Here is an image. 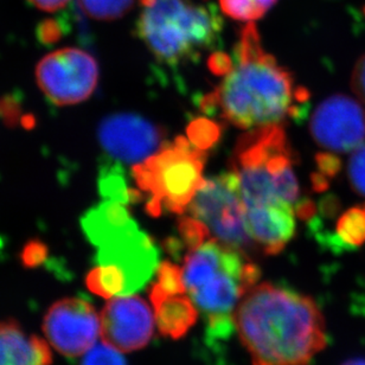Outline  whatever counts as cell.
Wrapping results in <instances>:
<instances>
[{
    "label": "cell",
    "mask_w": 365,
    "mask_h": 365,
    "mask_svg": "<svg viewBox=\"0 0 365 365\" xmlns=\"http://www.w3.org/2000/svg\"><path fill=\"white\" fill-rule=\"evenodd\" d=\"M232 319L253 365H309L327 346L325 319L317 302L272 282L250 288Z\"/></svg>",
    "instance_id": "1"
},
{
    "label": "cell",
    "mask_w": 365,
    "mask_h": 365,
    "mask_svg": "<svg viewBox=\"0 0 365 365\" xmlns=\"http://www.w3.org/2000/svg\"><path fill=\"white\" fill-rule=\"evenodd\" d=\"M307 98V91L298 88L291 73L264 51L257 25L248 21L240 32L232 69L200 106L209 115L220 114L234 126L253 130L299 115Z\"/></svg>",
    "instance_id": "2"
},
{
    "label": "cell",
    "mask_w": 365,
    "mask_h": 365,
    "mask_svg": "<svg viewBox=\"0 0 365 365\" xmlns=\"http://www.w3.org/2000/svg\"><path fill=\"white\" fill-rule=\"evenodd\" d=\"M186 292L215 339L228 337L243 295L257 284L260 268L246 254L211 237L184 255Z\"/></svg>",
    "instance_id": "3"
},
{
    "label": "cell",
    "mask_w": 365,
    "mask_h": 365,
    "mask_svg": "<svg viewBox=\"0 0 365 365\" xmlns=\"http://www.w3.org/2000/svg\"><path fill=\"white\" fill-rule=\"evenodd\" d=\"M139 39L168 67L196 62L221 39L223 19L214 4L200 0H139Z\"/></svg>",
    "instance_id": "4"
},
{
    "label": "cell",
    "mask_w": 365,
    "mask_h": 365,
    "mask_svg": "<svg viewBox=\"0 0 365 365\" xmlns=\"http://www.w3.org/2000/svg\"><path fill=\"white\" fill-rule=\"evenodd\" d=\"M294 153L280 123L257 127L236 143L232 171L239 180L246 209L291 204L300 200Z\"/></svg>",
    "instance_id": "5"
},
{
    "label": "cell",
    "mask_w": 365,
    "mask_h": 365,
    "mask_svg": "<svg viewBox=\"0 0 365 365\" xmlns=\"http://www.w3.org/2000/svg\"><path fill=\"white\" fill-rule=\"evenodd\" d=\"M81 227L98 250V264L116 266L125 274L126 295L140 291L157 272L158 248L139 228L126 204L102 200L82 216Z\"/></svg>",
    "instance_id": "6"
},
{
    "label": "cell",
    "mask_w": 365,
    "mask_h": 365,
    "mask_svg": "<svg viewBox=\"0 0 365 365\" xmlns=\"http://www.w3.org/2000/svg\"><path fill=\"white\" fill-rule=\"evenodd\" d=\"M207 151L184 137L165 144L145 162L133 165L137 189L146 195V211L152 217L163 212L184 214L203 187Z\"/></svg>",
    "instance_id": "7"
},
{
    "label": "cell",
    "mask_w": 365,
    "mask_h": 365,
    "mask_svg": "<svg viewBox=\"0 0 365 365\" xmlns=\"http://www.w3.org/2000/svg\"><path fill=\"white\" fill-rule=\"evenodd\" d=\"M187 211L207 225L218 242L246 255L257 248L248 232L246 207L235 173L229 171L205 180Z\"/></svg>",
    "instance_id": "8"
},
{
    "label": "cell",
    "mask_w": 365,
    "mask_h": 365,
    "mask_svg": "<svg viewBox=\"0 0 365 365\" xmlns=\"http://www.w3.org/2000/svg\"><path fill=\"white\" fill-rule=\"evenodd\" d=\"M36 80L53 105H78L91 98L98 87V64L85 50L66 48L41 60Z\"/></svg>",
    "instance_id": "9"
},
{
    "label": "cell",
    "mask_w": 365,
    "mask_h": 365,
    "mask_svg": "<svg viewBox=\"0 0 365 365\" xmlns=\"http://www.w3.org/2000/svg\"><path fill=\"white\" fill-rule=\"evenodd\" d=\"M46 341L66 357H82L100 336V316L93 304L71 297L53 302L43 318Z\"/></svg>",
    "instance_id": "10"
},
{
    "label": "cell",
    "mask_w": 365,
    "mask_h": 365,
    "mask_svg": "<svg viewBox=\"0 0 365 365\" xmlns=\"http://www.w3.org/2000/svg\"><path fill=\"white\" fill-rule=\"evenodd\" d=\"M98 137L102 150L119 164H140L165 145L162 127L133 113L106 116Z\"/></svg>",
    "instance_id": "11"
},
{
    "label": "cell",
    "mask_w": 365,
    "mask_h": 365,
    "mask_svg": "<svg viewBox=\"0 0 365 365\" xmlns=\"http://www.w3.org/2000/svg\"><path fill=\"white\" fill-rule=\"evenodd\" d=\"M309 133L327 151H355L365 140V109L348 95H332L320 102L313 112Z\"/></svg>",
    "instance_id": "12"
},
{
    "label": "cell",
    "mask_w": 365,
    "mask_h": 365,
    "mask_svg": "<svg viewBox=\"0 0 365 365\" xmlns=\"http://www.w3.org/2000/svg\"><path fill=\"white\" fill-rule=\"evenodd\" d=\"M155 332L153 313L148 302L135 294L109 299L100 314L102 341L120 352L141 350Z\"/></svg>",
    "instance_id": "13"
},
{
    "label": "cell",
    "mask_w": 365,
    "mask_h": 365,
    "mask_svg": "<svg viewBox=\"0 0 365 365\" xmlns=\"http://www.w3.org/2000/svg\"><path fill=\"white\" fill-rule=\"evenodd\" d=\"M250 239L266 255H277L294 237L295 209L291 204L246 209Z\"/></svg>",
    "instance_id": "14"
},
{
    "label": "cell",
    "mask_w": 365,
    "mask_h": 365,
    "mask_svg": "<svg viewBox=\"0 0 365 365\" xmlns=\"http://www.w3.org/2000/svg\"><path fill=\"white\" fill-rule=\"evenodd\" d=\"M49 345L14 319L0 320V365H51Z\"/></svg>",
    "instance_id": "15"
},
{
    "label": "cell",
    "mask_w": 365,
    "mask_h": 365,
    "mask_svg": "<svg viewBox=\"0 0 365 365\" xmlns=\"http://www.w3.org/2000/svg\"><path fill=\"white\" fill-rule=\"evenodd\" d=\"M150 300L155 309V324L163 336L180 339L184 337L198 319V309L185 294H168L153 284Z\"/></svg>",
    "instance_id": "16"
},
{
    "label": "cell",
    "mask_w": 365,
    "mask_h": 365,
    "mask_svg": "<svg viewBox=\"0 0 365 365\" xmlns=\"http://www.w3.org/2000/svg\"><path fill=\"white\" fill-rule=\"evenodd\" d=\"M98 191L103 200H115L126 205L144 198L139 190L128 185L123 166L116 162L102 166L98 175Z\"/></svg>",
    "instance_id": "17"
},
{
    "label": "cell",
    "mask_w": 365,
    "mask_h": 365,
    "mask_svg": "<svg viewBox=\"0 0 365 365\" xmlns=\"http://www.w3.org/2000/svg\"><path fill=\"white\" fill-rule=\"evenodd\" d=\"M86 286L94 294L110 299L126 295L127 280L123 272L112 264H98L86 277Z\"/></svg>",
    "instance_id": "18"
},
{
    "label": "cell",
    "mask_w": 365,
    "mask_h": 365,
    "mask_svg": "<svg viewBox=\"0 0 365 365\" xmlns=\"http://www.w3.org/2000/svg\"><path fill=\"white\" fill-rule=\"evenodd\" d=\"M336 237L341 246L359 248L365 243V203L350 207L338 218Z\"/></svg>",
    "instance_id": "19"
},
{
    "label": "cell",
    "mask_w": 365,
    "mask_h": 365,
    "mask_svg": "<svg viewBox=\"0 0 365 365\" xmlns=\"http://www.w3.org/2000/svg\"><path fill=\"white\" fill-rule=\"evenodd\" d=\"M223 14L234 21H254L264 17L277 0H218Z\"/></svg>",
    "instance_id": "20"
},
{
    "label": "cell",
    "mask_w": 365,
    "mask_h": 365,
    "mask_svg": "<svg viewBox=\"0 0 365 365\" xmlns=\"http://www.w3.org/2000/svg\"><path fill=\"white\" fill-rule=\"evenodd\" d=\"M137 0H80V6L95 21H116L128 14Z\"/></svg>",
    "instance_id": "21"
},
{
    "label": "cell",
    "mask_w": 365,
    "mask_h": 365,
    "mask_svg": "<svg viewBox=\"0 0 365 365\" xmlns=\"http://www.w3.org/2000/svg\"><path fill=\"white\" fill-rule=\"evenodd\" d=\"M222 128L220 125L204 118L195 120L187 127V139L196 148L203 151H207L212 148L220 140Z\"/></svg>",
    "instance_id": "22"
},
{
    "label": "cell",
    "mask_w": 365,
    "mask_h": 365,
    "mask_svg": "<svg viewBox=\"0 0 365 365\" xmlns=\"http://www.w3.org/2000/svg\"><path fill=\"white\" fill-rule=\"evenodd\" d=\"M155 284L168 294H185L186 286L184 281L182 267L170 261H163L159 264Z\"/></svg>",
    "instance_id": "23"
},
{
    "label": "cell",
    "mask_w": 365,
    "mask_h": 365,
    "mask_svg": "<svg viewBox=\"0 0 365 365\" xmlns=\"http://www.w3.org/2000/svg\"><path fill=\"white\" fill-rule=\"evenodd\" d=\"M80 365H127L120 351L102 341L82 356Z\"/></svg>",
    "instance_id": "24"
},
{
    "label": "cell",
    "mask_w": 365,
    "mask_h": 365,
    "mask_svg": "<svg viewBox=\"0 0 365 365\" xmlns=\"http://www.w3.org/2000/svg\"><path fill=\"white\" fill-rule=\"evenodd\" d=\"M348 178L352 190L365 197V145L352 152L348 163Z\"/></svg>",
    "instance_id": "25"
},
{
    "label": "cell",
    "mask_w": 365,
    "mask_h": 365,
    "mask_svg": "<svg viewBox=\"0 0 365 365\" xmlns=\"http://www.w3.org/2000/svg\"><path fill=\"white\" fill-rule=\"evenodd\" d=\"M49 257V248L38 239L25 243L21 252V264L26 268L41 267Z\"/></svg>",
    "instance_id": "26"
},
{
    "label": "cell",
    "mask_w": 365,
    "mask_h": 365,
    "mask_svg": "<svg viewBox=\"0 0 365 365\" xmlns=\"http://www.w3.org/2000/svg\"><path fill=\"white\" fill-rule=\"evenodd\" d=\"M67 26L63 21L58 19H46L37 28V38L44 46H51L58 42L63 37Z\"/></svg>",
    "instance_id": "27"
},
{
    "label": "cell",
    "mask_w": 365,
    "mask_h": 365,
    "mask_svg": "<svg viewBox=\"0 0 365 365\" xmlns=\"http://www.w3.org/2000/svg\"><path fill=\"white\" fill-rule=\"evenodd\" d=\"M316 162L317 166H318V173H323L324 176H327V178H334L341 173V160L334 152L317 155Z\"/></svg>",
    "instance_id": "28"
},
{
    "label": "cell",
    "mask_w": 365,
    "mask_h": 365,
    "mask_svg": "<svg viewBox=\"0 0 365 365\" xmlns=\"http://www.w3.org/2000/svg\"><path fill=\"white\" fill-rule=\"evenodd\" d=\"M0 116L7 125H16L19 120L23 123L24 119L19 102L16 101L12 96H6L0 100Z\"/></svg>",
    "instance_id": "29"
},
{
    "label": "cell",
    "mask_w": 365,
    "mask_h": 365,
    "mask_svg": "<svg viewBox=\"0 0 365 365\" xmlns=\"http://www.w3.org/2000/svg\"><path fill=\"white\" fill-rule=\"evenodd\" d=\"M351 87L359 101L365 105V53L356 62L351 75Z\"/></svg>",
    "instance_id": "30"
},
{
    "label": "cell",
    "mask_w": 365,
    "mask_h": 365,
    "mask_svg": "<svg viewBox=\"0 0 365 365\" xmlns=\"http://www.w3.org/2000/svg\"><path fill=\"white\" fill-rule=\"evenodd\" d=\"M207 66L215 75L223 78L232 69V56L228 53H222V51H216L211 55Z\"/></svg>",
    "instance_id": "31"
},
{
    "label": "cell",
    "mask_w": 365,
    "mask_h": 365,
    "mask_svg": "<svg viewBox=\"0 0 365 365\" xmlns=\"http://www.w3.org/2000/svg\"><path fill=\"white\" fill-rule=\"evenodd\" d=\"M29 3L39 10L46 12H56L67 7L73 0H28Z\"/></svg>",
    "instance_id": "32"
},
{
    "label": "cell",
    "mask_w": 365,
    "mask_h": 365,
    "mask_svg": "<svg viewBox=\"0 0 365 365\" xmlns=\"http://www.w3.org/2000/svg\"><path fill=\"white\" fill-rule=\"evenodd\" d=\"M341 209V202L334 196H327L320 204V210L325 216H334Z\"/></svg>",
    "instance_id": "33"
},
{
    "label": "cell",
    "mask_w": 365,
    "mask_h": 365,
    "mask_svg": "<svg viewBox=\"0 0 365 365\" xmlns=\"http://www.w3.org/2000/svg\"><path fill=\"white\" fill-rule=\"evenodd\" d=\"M312 185L314 191L323 192V191H327L329 189L330 180L327 176H324L323 173H317L312 176Z\"/></svg>",
    "instance_id": "34"
},
{
    "label": "cell",
    "mask_w": 365,
    "mask_h": 365,
    "mask_svg": "<svg viewBox=\"0 0 365 365\" xmlns=\"http://www.w3.org/2000/svg\"><path fill=\"white\" fill-rule=\"evenodd\" d=\"M341 365H365L364 359H350L348 362L343 363Z\"/></svg>",
    "instance_id": "35"
}]
</instances>
